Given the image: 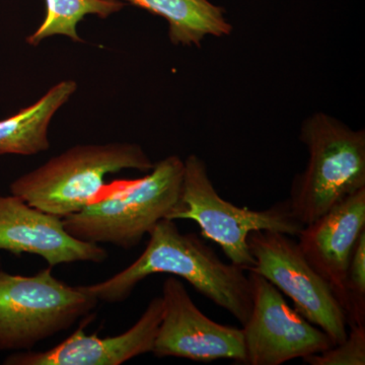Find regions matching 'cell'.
<instances>
[{"mask_svg":"<svg viewBox=\"0 0 365 365\" xmlns=\"http://www.w3.org/2000/svg\"><path fill=\"white\" fill-rule=\"evenodd\" d=\"M143 254L109 279L86 285L108 304L122 302L137 285L153 274H172L188 281L196 292L232 314L242 326L253 307V288L247 270L225 264L195 234H182L176 220H162L148 235Z\"/></svg>","mask_w":365,"mask_h":365,"instance_id":"cell-1","label":"cell"},{"mask_svg":"<svg viewBox=\"0 0 365 365\" xmlns=\"http://www.w3.org/2000/svg\"><path fill=\"white\" fill-rule=\"evenodd\" d=\"M184 160L170 155L148 175L110 185L104 195L62 218L66 232L79 241L131 250L158 222L172 220L181 206Z\"/></svg>","mask_w":365,"mask_h":365,"instance_id":"cell-2","label":"cell"},{"mask_svg":"<svg viewBox=\"0 0 365 365\" xmlns=\"http://www.w3.org/2000/svg\"><path fill=\"white\" fill-rule=\"evenodd\" d=\"M153 165L137 143L78 144L14 180L9 189L33 207L64 218L104 195L108 175L148 173Z\"/></svg>","mask_w":365,"mask_h":365,"instance_id":"cell-3","label":"cell"},{"mask_svg":"<svg viewBox=\"0 0 365 365\" xmlns=\"http://www.w3.org/2000/svg\"><path fill=\"white\" fill-rule=\"evenodd\" d=\"M299 139L309 162L295 175L287 200L304 227L365 188V132L319 112L304 120Z\"/></svg>","mask_w":365,"mask_h":365,"instance_id":"cell-4","label":"cell"},{"mask_svg":"<svg viewBox=\"0 0 365 365\" xmlns=\"http://www.w3.org/2000/svg\"><path fill=\"white\" fill-rule=\"evenodd\" d=\"M98 302L86 287L55 277L51 267L33 276L0 270V350H32L71 329Z\"/></svg>","mask_w":365,"mask_h":365,"instance_id":"cell-5","label":"cell"},{"mask_svg":"<svg viewBox=\"0 0 365 365\" xmlns=\"http://www.w3.org/2000/svg\"><path fill=\"white\" fill-rule=\"evenodd\" d=\"M191 220L206 239L216 242L230 263L245 270L256 265L248 237L256 230H273L297 237L304 225L292 215L288 200L265 210H251L228 202L217 193L202 158L189 155L184 160L181 206L173 220Z\"/></svg>","mask_w":365,"mask_h":365,"instance_id":"cell-6","label":"cell"},{"mask_svg":"<svg viewBox=\"0 0 365 365\" xmlns=\"http://www.w3.org/2000/svg\"><path fill=\"white\" fill-rule=\"evenodd\" d=\"M256 265L252 272L272 283L292 300L294 309L319 327L334 344L347 338L344 309L332 288L309 263L292 235L273 230H256L248 237Z\"/></svg>","mask_w":365,"mask_h":365,"instance_id":"cell-7","label":"cell"},{"mask_svg":"<svg viewBox=\"0 0 365 365\" xmlns=\"http://www.w3.org/2000/svg\"><path fill=\"white\" fill-rule=\"evenodd\" d=\"M253 307L242 326L249 365H280L317 354L334 342L319 327L288 306L282 294L259 274L248 271Z\"/></svg>","mask_w":365,"mask_h":365,"instance_id":"cell-8","label":"cell"},{"mask_svg":"<svg viewBox=\"0 0 365 365\" xmlns=\"http://www.w3.org/2000/svg\"><path fill=\"white\" fill-rule=\"evenodd\" d=\"M163 312L153 352L158 357H180L197 362L218 359L245 364L242 329L220 325L196 307L181 280L163 284Z\"/></svg>","mask_w":365,"mask_h":365,"instance_id":"cell-9","label":"cell"},{"mask_svg":"<svg viewBox=\"0 0 365 365\" xmlns=\"http://www.w3.org/2000/svg\"><path fill=\"white\" fill-rule=\"evenodd\" d=\"M0 250L44 259L49 267L74 262L103 263L100 245L79 241L66 232L63 220L33 207L20 197L0 196Z\"/></svg>","mask_w":365,"mask_h":365,"instance_id":"cell-10","label":"cell"},{"mask_svg":"<svg viewBox=\"0 0 365 365\" xmlns=\"http://www.w3.org/2000/svg\"><path fill=\"white\" fill-rule=\"evenodd\" d=\"M162 297L150 300L138 321L126 332L113 337L88 335L83 327L67 339L46 351L14 353L6 365H120L153 352L162 322Z\"/></svg>","mask_w":365,"mask_h":365,"instance_id":"cell-11","label":"cell"},{"mask_svg":"<svg viewBox=\"0 0 365 365\" xmlns=\"http://www.w3.org/2000/svg\"><path fill=\"white\" fill-rule=\"evenodd\" d=\"M364 230L365 188H362L316 222L304 225L297 235L300 251L332 288L346 319L350 309L346 275L353 250Z\"/></svg>","mask_w":365,"mask_h":365,"instance_id":"cell-12","label":"cell"},{"mask_svg":"<svg viewBox=\"0 0 365 365\" xmlns=\"http://www.w3.org/2000/svg\"><path fill=\"white\" fill-rule=\"evenodd\" d=\"M76 90V81H60L35 104L0 120V155H34L49 150L48 130L53 117Z\"/></svg>","mask_w":365,"mask_h":365,"instance_id":"cell-13","label":"cell"},{"mask_svg":"<svg viewBox=\"0 0 365 365\" xmlns=\"http://www.w3.org/2000/svg\"><path fill=\"white\" fill-rule=\"evenodd\" d=\"M162 16L169 24L173 45L200 47L204 38L225 37L232 32L227 11L209 0H119Z\"/></svg>","mask_w":365,"mask_h":365,"instance_id":"cell-14","label":"cell"},{"mask_svg":"<svg viewBox=\"0 0 365 365\" xmlns=\"http://www.w3.org/2000/svg\"><path fill=\"white\" fill-rule=\"evenodd\" d=\"M46 16L35 33L26 38V43L38 46L43 40L54 36H64L76 43H83L78 26L88 14L100 19L119 13L126 4L119 0H45Z\"/></svg>","mask_w":365,"mask_h":365,"instance_id":"cell-15","label":"cell"},{"mask_svg":"<svg viewBox=\"0 0 365 365\" xmlns=\"http://www.w3.org/2000/svg\"><path fill=\"white\" fill-rule=\"evenodd\" d=\"M345 287L350 304L347 325L365 326V230L353 250Z\"/></svg>","mask_w":365,"mask_h":365,"instance_id":"cell-16","label":"cell"},{"mask_svg":"<svg viewBox=\"0 0 365 365\" xmlns=\"http://www.w3.org/2000/svg\"><path fill=\"white\" fill-rule=\"evenodd\" d=\"M302 360L311 365H364L365 326L349 327L342 343Z\"/></svg>","mask_w":365,"mask_h":365,"instance_id":"cell-17","label":"cell"}]
</instances>
